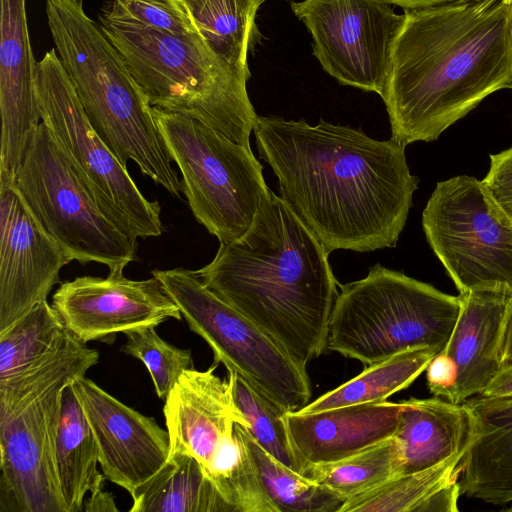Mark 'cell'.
Instances as JSON below:
<instances>
[{
	"mask_svg": "<svg viewBox=\"0 0 512 512\" xmlns=\"http://www.w3.org/2000/svg\"><path fill=\"white\" fill-rule=\"evenodd\" d=\"M253 132L280 198L328 254L396 246L419 183L404 146L322 119L258 116Z\"/></svg>",
	"mask_w": 512,
	"mask_h": 512,
	"instance_id": "cell-1",
	"label": "cell"
},
{
	"mask_svg": "<svg viewBox=\"0 0 512 512\" xmlns=\"http://www.w3.org/2000/svg\"><path fill=\"white\" fill-rule=\"evenodd\" d=\"M383 95L391 139L436 140L490 94L512 86V7L469 0L405 9Z\"/></svg>",
	"mask_w": 512,
	"mask_h": 512,
	"instance_id": "cell-2",
	"label": "cell"
},
{
	"mask_svg": "<svg viewBox=\"0 0 512 512\" xmlns=\"http://www.w3.org/2000/svg\"><path fill=\"white\" fill-rule=\"evenodd\" d=\"M328 253L271 190L248 230L222 242L194 270L203 284L250 320L301 366L327 348L339 283Z\"/></svg>",
	"mask_w": 512,
	"mask_h": 512,
	"instance_id": "cell-3",
	"label": "cell"
},
{
	"mask_svg": "<svg viewBox=\"0 0 512 512\" xmlns=\"http://www.w3.org/2000/svg\"><path fill=\"white\" fill-rule=\"evenodd\" d=\"M45 11L57 55L97 134L123 166L134 161L180 198L182 183L152 106L82 0H46Z\"/></svg>",
	"mask_w": 512,
	"mask_h": 512,
	"instance_id": "cell-4",
	"label": "cell"
},
{
	"mask_svg": "<svg viewBox=\"0 0 512 512\" xmlns=\"http://www.w3.org/2000/svg\"><path fill=\"white\" fill-rule=\"evenodd\" d=\"M98 20L152 107L199 120L251 147L250 134L258 115L247 94V81L201 35L161 32L104 8Z\"/></svg>",
	"mask_w": 512,
	"mask_h": 512,
	"instance_id": "cell-5",
	"label": "cell"
},
{
	"mask_svg": "<svg viewBox=\"0 0 512 512\" xmlns=\"http://www.w3.org/2000/svg\"><path fill=\"white\" fill-rule=\"evenodd\" d=\"M339 287L327 348L365 365L419 347L441 352L460 313L459 296L379 263Z\"/></svg>",
	"mask_w": 512,
	"mask_h": 512,
	"instance_id": "cell-6",
	"label": "cell"
},
{
	"mask_svg": "<svg viewBox=\"0 0 512 512\" xmlns=\"http://www.w3.org/2000/svg\"><path fill=\"white\" fill-rule=\"evenodd\" d=\"M152 111L197 222L220 243L241 237L270 190L251 147L194 118Z\"/></svg>",
	"mask_w": 512,
	"mask_h": 512,
	"instance_id": "cell-7",
	"label": "cell"
},
{
	"mask_svg": "<svg viewBox=\"0 0 512 512\" xmlns=\"http://www.w3.org/2000/svg\"><path fill=\"white\" fill-rule=\"evenodd\" d=\"M8 181L70 262L99 263L106 265L109 273H123L134 260L137 240L123 233L103 213L44 122Z\"/></svg>",
	"mask_w": 512,
	"mask_h": 512,
	"instance_id": "cell-8",
	"label": "cell"
},
{
	"mask_svg": "<svg viewBox=\"0 0 512 512\" xmlns=\"http://www.w3.org/2000/svg\"><path fill=\"white\" fill-rule=\"evenodd\" d=\"M41 121L67 153L103 213L127 236H160L161 206L148 200L90 124L55 48L35 68Z\"/></svg>",
	"mask_w": 512,
	"mask_h": 512,
	"instance_id": "cell-9",
	"label": "cell"
},
{
	"mask_svg": "<svg viewBox=\"0 0 512 512\" xmlns=\"http://www.w3.org/2000/svg\"><path fill=\"white\" fill-rule=\"evenodd\" d=\"M151 274L177 304L189 329L210 346L214 362L286 411L308 404L312 389L307 368L207 288L194 270L156 269Z\"/></svg>",
	"mask_w": 512,
	"mask_h": 512,
	"instance_id": "cell-10",
	"label": "cell"
},
{
	"mask_svg": "<svg viewBox=\"0 0 512 512\" xmlns=\"http://www.w3.org/2000/svg\"><path fill=\"white\" fill-rule=\"evenodd\" d=\"M422 226L459 293L503 290L512 296V217L482 180L461 175L438 182Z\"/></svg>",
	"mask_w": 512,
	"mask_h": 512,
	"instance_id": "cell-11",
	"label": "cell"
},
{
	"mask_svg": "<svg viewBox=\"0 0 512 512\" xmlns=\"http://www.w3.org/2000/svg\"><path fill=\"white\" fill-rule=\"evenodd\" d=\"M385 0H303L295 15L313 38V54L343 85L383 95L405 16Z\"/></svg>",
	"mask_w": 512,
	"mask_h": 512,
	"instance_id": "cell-12",
	"label": "cell"
},
{
	"mask_svg": "<svg viewBox=\"0 0 512 512\" xmlns=\"http://www.w3.org/2000/svg\"><path fill=\"white\" fill-rule=\"evenodd\" d=\"M64 378L13 418L0 422L1 512H66L56 447Z\"/></svg>",
	"mask_w": 512,
	"mask_h": 512,
	"instance_id": "cell-13",
	"label": "cell"
},
{
	"mask_svg": "<svg viewBox=\"0 0 512 512\" xmlns=\"http://www.w3.org/2000/svg\"><path fill=\"white\" fill-rule=\"evenodd\" d=\"M51 305L67 330L83 343L108 338L112 342L119 332L182 318L177 304L153 275L145 280H131L123 273L76 277L60 284Z\"/></svg>",
	"mask_w": 512,
	"mask_h": 512,
	"instance_id": "cell-14",
	"label": "cell"
},
{
	"mask_svg": "<svg viewBox=\"0 0 512 512\" xmlns=\"http://www.w3.org/2000/svg\"><path fill=\"white\" fill-rule=\"evenodd\" d=\"M69 262L14 185L0 179V332L47 301Z\"/></svg>",
	"mask_w": 512,
	"mask_h": 512,
	"instance_id": "cell-15",
	"label": "cell"
},
{
	"mask_svg": "<svg viewBox=\"0 0 512 512\" xmlns=\"http://www.w3.org/2000/svg\"><path fill=\"white\" fill-rule=\"evenodd\" d=\"M71 385L96 440L102 473L132 494L168 460V431L85 376Z\"/></svg>",
	"mask_w": 512,
	"mask_h": 512,
	"instance_id": "cell-16",
	"label": "cell"
},
{
	"mask_svg": "<svg viewBox=\"0 0 512 512\" xmlns=\"http://www.w3.org/2000/svg\"><path fill=\"white\" fill-rule=\"evenodd\" d=\"M26 0H1L0 178L11 180L41 123Z\"/></svg>",
	"mask_w": 512,
	"mask_h": 512,
	"instance_id": "cell-17",
	"label": "cell"
},
{
	"mask_svg": "<svg viewBox=\"0 0 512 512\" xmlns=\"http://www.w3.org/2000/svg\"><path fill=\"white\" fill-rule=\"evenodd\" d=\"M403 403L382 401L315 413L287 411L284 423L303 469L333 463L394 436Z\"/></svg>",
	"mask_w": 512,
	"mask_h": 512,
	"instance_id": "cell-18",
	"label": "cell"
},
{
	"mask_svg": "<svg viewBox=\"0 0 512 512\" xmlns=\"http://www.w3.org/2000/svg\"><path fill=\"white\" fill-rule=\"evenodd\" d=\"M217 366L214 362L205 371L186 370L163 408L170 454H188L204 469L234 424L245 425L233 403L228 380L214 373Z\"/></svg>",
	"mask_w": 512,
	"mask_h": 512,
	"instance_id": "cell-19",
	"label": "cell"
},
{
	"mask_svg": "<svg viewBox=\"0 0 512 512\" xmlns=\"http://www.w3.org/2000/svg\"><path fill=\"white\" fill-rule=\"evenodd\" d=\"M460 313L442 350L455 363L450 400L462 404L482 394L503 368V350L512 296L503 290L459 293Z\"/></svg>",
	"mask_w": 512,
	"mask_h": 512,
	"instance_id": "cell-20",
	"label": "cell"
},
{
	"mask_svg": "<svg viewBox=\"0 0 512 512\" xmlns=\"http://www.w3.org/2000/svg\"><path fill=\"white\" fill-rule=\"evenodd\" d=\"M471 429L460 461L461 494L493 505L512 502V396L464 403Z\"/></svg>",
	"mask_w": 512,
	"mask_h": 512,
	"instance_id": "cell-21",
	"label": "cell"
},
{
	"mask_svg": "<svg viewBox=\"0 0 512 512\" xmlns=\"http://www.w3.org/2000/svg\"><path fill=\"white\" fill-rule=\"evenodd\" d=\"M402 403L394 434L401 451L400 474L429 468L466 449L471 420L463 403L436 396Z\"/></svg>",
	"mask_w": 512,
	"mask_h": 512,
	"instance_id": "cell-22",
	"label": "cell"
},
{
	"mask_svg": "<svg viewBox=\"0 0 512 512\" xmlns=\"http://www.w3.org/2000/svg\"><path fill=\"white\" fill-rule=\"evenodd\" d=\"M130 512H233L188 454H170L166 463L130 494Z\"/></svg>",
	"mask_w": 512,
	"mask_h": 512,
	"instance_id": "cell-23",
	"label": "cell"
},
{
	"mask_svg": "<svg viewBox=\"0 0 512 512\" xmlns=\"http://www.w3.org/2000/svg\"><path fill=\"white\" fill-rule=\"evenodd\" d=\"M56 457L66 512L84 511L86 494L102 488L106 477L97 468L98 446L72 385L63 392Z\"/></svg>",
	"mask_w": 512,
	"mask_h": 512,
	"instance_id": "cell-24",
	"label": "cell"
},
{
	"mask_svg": "<svg viewBox=\"0 0 512 512\" xmlns=\"http://www.w3.org/2000/svg\"><path fill=\"white\" fill-rule=\"evenodd\" d=\"M210 49L246 81L255 16L265 0H182Z\"/></svg>",
	"mask_w": 512,
	"mask_h": 512,
	"instance_id": "cell-25",
	"label": "cell"
},
{
	"mask_svg": "<svg viewBox=\"0 0 512 512\" xmlns=\"http://www.w3.org/2000/svg\"><path fill=\"white\" fill-rule=\"evenodd\" d=\"M439 353L432 347L410 349L369 365L359 375L306 404L299 413L386 401L409 387Z\"/></svg>",
	"mask_w": 512,
	"mask_h": 512,
	"instance_id": "cell-26",
	"label": "cell"
},
{
	"mask_svg": "<svg viewBox=\"0 0 512 512\" xmlns=\"http://www.w3.org/2000/svg\"><path fill=\"white\" fill-rule=\"evenodd\" d=\"M70 336L52 305L47 301L37 304L0 332V380L38 365L57 352Z\"/></svg>",
	"mask_w": 512,
	"mask_h": 512,
	"instance_id": "cell-27",
	"label": "cell"
},
{
	"mask_svg": "<svg viewBox=\"0 0 512 512\" xmlns=\"http://www.w3.org/2000/svg\"><path fill=\"white\" fill-rule=\"evenodd\" d=\"M98 360L96 349L71 334L57 352L38 365L0 380V422L13 418L60 380L85 376Z\"/></svg>",
	"mask_w": 512,
	"mask_h": 512,
	"instance_id": "cell-28",
	"label": "cell"
},
{
	"mask_svg": "<svg viewBox=\"0 0 512 512\" xmlns=\"http://www.w3.org/2000/svg\"><path fill=\"white\" fill-rule=\"evenodd\" d=\"M204 470L233 512H279L236 423Z\"/></svg>",
	"mask_w": 512,
	"mask_h": 512,
	"instance_id": "cell-29",
	"label": "cell"
},
{
	"mask_svg": "<svg viewBox=\"0 0 512 512\" xmlns=\"http://www.w3.org/2000/svg\"><path fill=\"white\" fill-rule=\"evenodd\" d=\"M401 463L400 446L392 436L342 460L312 466L305 476L346 502L399 475Z\"/></svg>",
	"mask_w": 512,
	"mask_h": 512,
	"instance_id": "cell-30",
	"label": "cell"
},
{
	"mask_svg": "<svg viewBox=\"0 0 512 512\" xmlns=\"http://www.w3.org/2000/svg\"><path fill=\"white\" fill-rule=\"evenodd\" d=\"M465 450L429 468L396 475L375 489L344 502L339 512H417L432 494L459 480L460 461Z\"/></svg>",
	"mask_w": 512,
	"mask_h": 512,
	"instance_id": "cell-31",
	"label": "cell"
},
{
	"mask_svg": "<svg viewBox=\"0 0 512 512\" xmlns=\"http://www.w3.org/2000/svg\"><path fill=\"white\" fill-rule=\"evenodd\" d=\"M245 441L264 486L279 512H339L344 501L313 479L279 462L265 451L240 424Z\"/></svg>",
	"mask_w": 512,
	"mask_h": 512,
	"instance_id": "cell-32",
	"label": "cell"
},
{
	"mask_svg": "<svg viewBox=\"0 0 512 512\" xmlns=\"http://www.w3.org/2000/svg\"><path fill=\"white\" fill-rule=\"evenodd\" d=\"M233 403L252 438L286 467L303 475L292 449L283 416L284 408L255 390L237 373L228 371Z\"/></svg>",
	"mask_w": 512,
	"mask_h": 512,
	"instance_id": "cell-33",
	"label": "cell"
},
{
	"mask_svg": "<svg viewBox=\"0 0 512 512\" xmlns=\"http://www.w3.org/2000/svg\"><path fill=\"white\" fill-rule=\"evenodd\" d=\"M121 352L140 360L147 368L156 395L166 400L180 376L194 368L191 350L178 348L163 340L155 327L124 333Z\"/></svg>",
	"mask_w": 512,
	"mask_h": 512,
	"instance_id": "cell-34",
	"label": "cell"
},
{
	"mask_svg": "<svg viewBox=\"0 0 512 512\" xmlns=\"http://www.w3.org/2000/svg\"><path fill=\"white\" fill-rule=\"evenodd\" d=\"M110 14L176 36H199L182 0H111L103 7Z\"/></svg>",
	"mask_w": 512,
	"mask_h": 512,
	"instance_id": "cell-35",
	"label": "cell"
},
{
	"mask_svg": "<svg viewBox=\"0 0 512 512\" xmlns=\"http://www.w3.org/2000/svg\"><path fill=\"white\" fill-rule=\"evenodd\" d=\"M490 169L482 180L496 202L512 217V148L490 155Z\"/></svg>",
	"mask_w": 512,
	"mask_h": 512,
	"instance_id": "cell-36",
	"label": "cell"
},
{
	"mask_svg": "<svg viewBox=\"0 0 512 512\" xmlns=\"http://www.w3.org/2000/svg\"><path fill=\"white\" fill-rule=\"evenodd\" d=\"M427 384L433 396L450 401L457 378L454 361L444 352L437 353L426 368Z\"/></svg>",
	"mask_w": 512,
	"mask_h": 512,
	"instance_id": "cell-37",
	"label": "cell"
},
{
	"mask_svg": "<svg viewBox=\"0 0 512 512\" xmlns=\"http://www.w3.org/2000/svg\"><path fill=\"white\" fill-rule=\"evenodd\" d=\"M461 495L459 480L445 485L432 494L417 512H455L458 511V499Z\"/></svg>",
	"mask_w": 512,
	"mask_h": 512,
	"instance_id": "cell-38",
	"label": "cell"
},
{
	"mask_svg": "<svg viewBox=\"0 0 512 512\" xmlns=\"http://www.w3.org/2000/svg\"><path fill=\"white\" fill-rule=\"evenodd\" d=\"M481 395L487 397L512 396V367L503 368Z\"/></svg>",
	"mask_w": 512,
	"mask_h": 512,
	"instance_id": "cell-39",
	"label": "cell"
},
{
	"mask_svg": "<svg viewBox=\"0 0 512 512\" xmlns=\"http://www.w3.org/2000/svg\"><path fill=\"white\" fill-rule=\"evenodd\" d=\"M91 496L84 502V511H118L115 505L114 497L111 493L102 488L90 493Z\"/></svg>",
	"mask_w": 512,
	"mask_h": 512,
	"instance_id": "cell-40",
	"label": "cell"
},
{
	"mask_svg": "<svg viewBox=\"0 0 512 512\" xmlns=\"http://www.w3.org/2000/svg\"><path fill=\"white\" fill-rule=\"evenodd\" d=\"M405 9H420L469 0H385Z\"/></svg>",
	"mask_w": 512,
	"mask_h": 512,
	"instance_id": "cell-41",
	"label": "cell"
},
{
	"mask_svg": "<svg viewBox=\"0 0 512 512\" xmlns=\"http://www.w3.org/2000/svg\"><path fill=\"white\" fill-rule=\"evenodd\" d=\"M508 367H512V308L507 321L503 350V368Z\"/></svg>",
	"mask_w": 512,
	"mask_h": 512,
	"instance_id": "cell-42",
	"label": "cell"
},
{
	"mask_svg": "<svg viewBox=\"0 0 512 512\" xmlns=\"http://www.w3.org/2000/svg\"><path fill=\"white\" fill-rule=\"evenodd\" d=\"M510 4V6L512 7V0H507Z\"/></svg>",
	"mask_w": 512,
	"mask_h": 512,
	"instance_id": "cell-43",
	"label": "cell"
},
{
	"mask_svg": "<svg viewBox=\"0 0 512 512\" xmlns=\"http://www.w3.org/2000/svg\"><path fill=\"white\" fill-rule=\"evenodd\" d=\"M509 510L512 511V507Z\"/></svg>",
	"mask_w": 512,
	"mask_h": 512,
	"instance_id": "cell-44",
	"label": "cell"
},
{
	"mask_svg": "<svg viewBox=\"0 0 512 512\" xmlns=\"http://www.w3.org/2000/svg\"><path fill=\"white\" fill-rule=\"evenodd\" d=\"M511 88H512V86H511Z\"/></svg>",
	"mask_w": 512,
	"mask_h": 512,
	"instance_id": "cell-45",
	"label": "cell"
}]
</instances>
